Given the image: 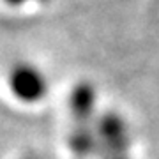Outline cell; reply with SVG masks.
I'll return each mask as SVG.
<instances>
[{
	"instance_id": "6da1fadb",
	"label": "cell",
	"mask_w": 159,
	"mask_h": 159,
	"mask_svg": "<svg viewBox=\"0 0 159 159\" xmlns=\"http://www.w3.org/2000/svg\"><path fill=\"white\" fill-rule=\"evenodd\" d=\"M6 89L16 104L23 108H35L48 101L51 94V80L39 64L20 58L7 67Z\"/></svg>"
},
{
	"instance_id": "7a4b0ae2",
	"label": "cell",
	"mask_w": 159,
	"mask_h": 159,
	"mask_svg": "<svg viewBox=\"0 0 159 159\" xmlns=\"http://www.w3.org/2000/svg\"><path fill=\"white\" fill-rule=\"evenodd\" d=\"M94 127L99 140V157L113 154H131L134 150L133 125L127 115L120 110L102 108Z\"/></svg>"
},
{
	"instance_id": "3957f363",
	"label": "cell",
	"mask_w": 159,
	"mask_h": 159,
	"mask_svg": "<svg viewBox=\"0 0 159 159\" xmlns=\"http://www.w3.org/2000/svg\"><path fill=\"white\" fill-rule=\"evenodd\" d=\"M99 89L89 78H80L67 89L64 108L69 124L94 125L99 113L102 111L99 104Z\"/></svg>"
},
{
	"instance_id": "277c9868",
	"label": "cell",
	"mask_w": 159,
	"mask_h": 159,
	"mask_svg": "<svg viewBox=\"0 0 159 159\" xmlns=\"http://www.w3.org/2000/svg\"><path fill=\"white\" fill-rule=\"evenodd\" d=\"M64 147L73 159H97L99 140L94 125L69 124L64 134Z\"/></svg>"
},
{
	"instance_id": "5b68a950",
	"label": "cell",
	"mask_w": 159,
	"mask_h": 159,
	"mask_svg": "<svg viewBox=\"0 0 159 159\" xmlns=\"http://www.w3.org/2000/svg\"><path fill=\"white\" fill-rule=\"evenodd\" d=\"M4 6L11 7V9H23V7L29 6H43V4H48L50 0H2Z\"/></svg>"
},
{
	"instance_id": "8992f818",
	"label": "cell",
	"mask_w": 159,
	"mask_h": 159,
	"mask_svg": "<svg viewBox=\"0 0 159 159\" xmlns=\"http://www.w3.org/2000/svg\"><path fill=\"white\" fill-rule=\"evenodd\" d=\"M99 159H134V152H131V154H113V156H101Z\"/></svg>"
},
{
	"instance_id": "52a82bcc",
	"label": "cell",
	"mask_w": 159,
	"mask_h": 159,
	"mask_svg": "<svg viewBox=\"0 0 159 159\" xmlns=\"http://www.w3.org/2000/svg\"><path fill=\"white\" fill-rule=\"evenodd\" d=\"M16 159H46L44 156H41V154H35V152H27V154H21L20 157Z\"/></svg>"
}]
</instances>
